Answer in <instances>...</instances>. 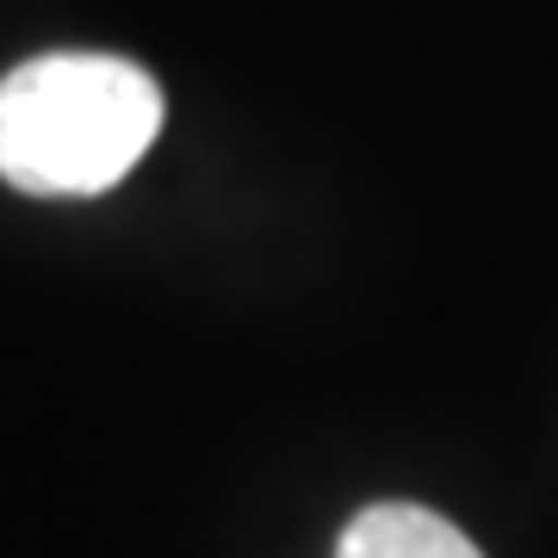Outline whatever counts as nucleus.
I'll use <instances>...</instances> for the list:
<instances>
[{
  "mask_svg": "<svg viewBox=\"0 0 558 558\" xmlns=\"http://www.w3.org/2000/svg\"><path fill=\"white\" fill-rule=\"evenodd\" d=\"M161 81L112 50H38L0 75V180L25 199H100L161 137Z\"/></svg>",
  "mask_w": 558,
  "mask_h": 558,
  "instance_id": "obj_1",
  "label": "nucleus"
},
{
  "mask_svg": "<svg viewBox=\"0 0 558 558\" xmlns=\"http://www.w3.org/2000/svg\"><path fill=\"white\" fill-rule=\"evenodd\" d=\"M336 558H484L453 521L416 502H373L336 539Z\"/></svg>",
  "mask_w": 558,
  "mask_h": 558,
  "instance_id": "obj_2",
  "label": "nucleus"
}]
</instances>
